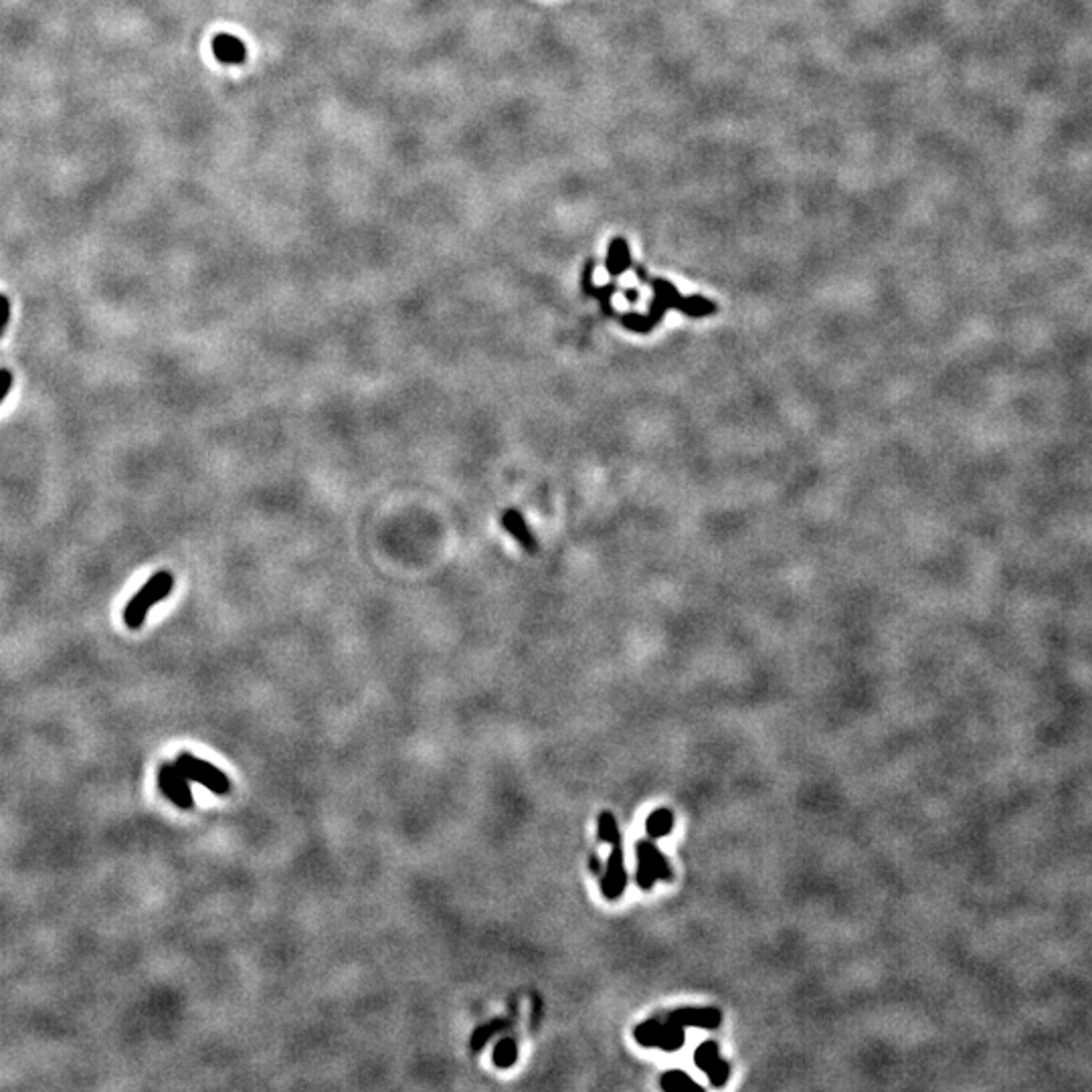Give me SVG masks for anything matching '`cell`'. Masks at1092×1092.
<instances>
[{
    "mask_svg": "<svg viewBox=\"0 0 1092 1092\" xmlns=\"http://www.w3.org/2000/svg\"><path fill=\"white\" fill-rule=\"evenodd\" d=\"M172 587H175V577H172L171 570H158V573L152 574L150 581L130 599V603L124 609V623L130 630H140L142 623L146 622L152 607L158 601H164L171 595Z\"/></svg>",
    "mask_w": 1092,
    "mask_h": 1092,
    "instance_id": "6da1fadb",
    "label": "cell"
},
{
    "mask_svg": "<svg viewBox=\"0 0 1092 1092\" xmlns=\"http://www.w3.org/2000/svg\"><path fill=\"white\" fill-rule=\"evenodd\" d=\"M175 763L188 777V781L202 785L214 795H229L231 793L229 775L223 773L219 767H214L213 763H209V760L198 759V756L190 755V752H180Z\"/></svg>",
    "mask_w": 1092,
    "mask_h": 1092,
    "instance_id": "7a4b0ae2",
    "label": "cell"
},
{
    "mask_svg": "<svg viewBox=\"0 0 1092 1092\" xmlns=\"http://www.w3.org/2000/svg\"><path fill=\"white\" fill-rule=\"evenodd\" d=\"M637 1044L645 1048H660L665 1052H674L684 1046V1025L676 1024L674 1020H648L641 1021L634 1032Z\"/></svg>",
    "mask_w": 1092,
    "mask_h": 1092,
    "instance_id": "3957f363",
    "label": "cell"
},
{
    "mask_svg": "<svg viewBox=\"0 0 1092 1092\" xmlns=\"http://www.w3.org/2000/svg\"><path fill=\"white\" fill-rule=\"evenodd\" d=\"M637 886L641 890H649L656 884V880H672V868H670L668 858L661 854L652 842L637 843Z\"/></svg>",
    "mask_w": 1092,
    "mask_h": 1092,
    "instance_id": "277c9868",
    "label": "cell"
},
{
    "mask_svg": "<svg viewBox=\"0 0 1092 1092\" xmlns=\"http://www.w3.org/2000/svg\"><path fill=\"white\" fill-rule=\"evenodd\" d=\"M158 787L164 795L168 797V801L176 805L179 809H193L194 808V800H193V791H190L188 785V777L176 767V763H162L158 767Z\"/></svg>",
    "mask_w": 1092,
    "mask_h": 1092,
    "instance_id": "5b68a950",
    "label": "cell"
},
{
    "mask_svg": "<svg viewBox=\"0 0 1092 1092\" xmlns=\"http://www.w3.org/2000/svg\"><path fill=\"white\" fill-rule=\"evenodd\" d=\"M627 886L626 862H623L622 842L611 843V854L601 874V892L607 900H618Z\"/></svg>",
    "mask_w": 1092,
    "mask_h": 1092,
    "instance_id": "8992f818",
    "label": "cell"
},
{
    "mask_svg": "<svg viewBox=\"0 0 1092 1092\" xmlns=\"http://www.w3.org/2000/svg\"><path fill=\"white\" fill-rule=\"evenodd\" d=\"M694 1060H696L698 1068L708 1077V1081L713 1082L714 1086H725L728 1078H730V1066H728V1062L721 1056V1050H718L717 1042L713 1040L702 1042V1044L698 1046L696 1052H694Z\"/></svg>",
    "mask_w": 1092,
    "mask_h": 1092,
    "instance_id": "52a82bcc",
    "label": "cell"
},
{
    "mask_svg": "<svg viewBox=\"0 0 1092 1092\" xmlns=\"http://www.w3.org/2000/svg\"><path fill=\"white\" fill-rule=\"evenodd\" d=\"M593 271H595V262L593 259H589V262H585V266H583L581 292L585 293V296L595 297V300L599 301V306H601V312L605 314L607 318H619V312L613 308V304H611L613 293L618 292V284L611 281V284L603 285V288H597V285L593 284Z\"/></svg>",
    "mask_w": 1092,
    "mask_h": 1092,
    "instance_id": "ba28073f",
    "label": "cell"
},
{
    "mask_svg": "<svg viewBox=\"0 0 1092 1092\" xmlns=\"http://www.w3.org/2000/svg\"><path fill=\"white\" fill-rule=\"evenodd\" d=\"M500 524H502L504 531H506L516 543L522 546L526 552H536V550H539V543H536L535 532L528 528L522 512L516 510V508H506V510L502 512V516H500Z\"/></svg>",
    "mask_w": 1092,
    "mask_h": 1092,
    "instance_id": "9c48e42d",
    "label": "cell"
},
{
    "mask_svg": "<svg viewBox=\"0 0 1092 1092\" xmlns=\"http://www.w3.org/2000/svg\"><path fill=\"white\" fill-rule=\"evenodd\" d=\"M670 1020L680 1025H696L702 1029H717L722 1021V1013L717 1008H682L670 1013Z\"/></svg>",
    "mask_w": 1092,
    "mask_h": 1092,
    "instance_id": "30bf717a",
    "label": "cell"
},
{
    "mask_svg": "<svg viewBox=\"0 0 1092 1092\" xmlns=\"http://www.w3.org/2000/svg\"><path fill=\"white\" fill-rule=\"evenodd\" d=\"M213 53L219 63L243 65L247 61V47L239 37L219 32L213 39Z\"/></svg>",
    "mask_w": 1092,
    "mask_h": 1092,
    "instance_id": "8fae6325",
    "label": "cell"
},
{
    "mask_svg": "<svg viewBox=\"0 0 1092 1092\" xmlns=\"http://www.w3.org/2000/svg\"><path fill=\"white\" fill-rule=\"evenodd\" d=\"M634 266V259H631V251H630V243L626 241L623 237H613L609 243V249H607V258H605V270L611 277H619L623 275L627 270H631Z\"/></svg>",
    "mask_w": 1092,
    "mask_h": 1092,
    "instance_id": "7c38bea8",
    "label": "cell"
},
{
    "mask_svg": "<svg viewBox=\"0 0 1092 1092\" xmlns=\"http://www.w3.org/2000/svg\"><path fill=\"white\" fill-rule=\"evenodd\" d=\"M510 1025H512V1020H508V1017H496V1020H490V1021H486V1024L478 1025V1028L474 1029V1034H471V1038H470V1050L474 1054H478L479 1050H482L483 1046H486L488 1042H490L492 1038L496 1036V1034H502L504 1029H508Z\"/></svg>",
    "mask_w": 1092,
    "mask_h": 1092,
    "instance_id": "4fadbf2b",
    "label": "cell"
},
{
    "mask_svg": "<svg viewBox=\"0 0 1092 1092\" xmlns=\"http://www.w3.org/2000/svg\"><path fill=\"white\" fill-rule=\"evenodd\" d=\"M492 1060H494L496 1068H512L518 1062V1042H516V1038H500L498 1044L494 1046V1052H492Z\"/></svg>",
    "mask_w": 1092,
    "mask_h": 1092,
    "instance_id": "5bb4252c",
    "label": "cell"
},
{
    "mask_svg": "<svg viewBox=\"0 0 1092 1092\" xmlns=\"http://www.w3.org/2000/svg\"><path fill=\"white\" fill-rule=\"evenodd\" d=\"M717 312H718L717 301L708 300V297L704 296H686L684 308H682V314H686L688 318H696V320L713 316V314Z\"/></svg>",
    "mask_w": 1092,
    "mask_h": 1092,
    "instance_id": "9a60e30c",
    "label": "cell"
},
{
    "mask_svg": "<svg viewBox=\"0 0 1092 1092\" xmlns=\"http://www.w3.org/2000/svg\"><path fill=\"white\" fill-rule=\"evenodd\" d=\"M674 827V813L670 809H656L645 821V830L652 838H665Z\"/></svg>",
    "mask_w": 1092,
    "mask_h": 1092,
    "instance_id": "2e32d148",
    "label": "cell"
},
{
    "mask_svg": "<svg viewBox=\"0 0 1092 1092\" xmlns=\"http://www.w3.org/2000/svg\"><path fill=\"white\" fill-rule=\"evenodd\" d=\"M660 1086L668 1092H682V1090H702V1086L694 1081L692 1077H688L686 1072H680V1070H670L661 1077Z\"/></svg>",
    "mask_w": 1092,
    "mask_h": 1092,
    "instance_id": "e0dca14e",
    "label": "cell"
},
{
    "mask_svg": "<svg viewBox=\"0 0 1092 1092\" xmlns=\"http://www.w3.org/2000/svg\"><path fill=\"white\" fill-rule=\"evenodd\" d=\"M618 320L622 322L623 328H627L630 332H635V334H649L657 326L656 322L649 318V314H639V312L619 314Z\"/></svg>",
    "mask_w": 1092,
    "mask_h": 1092,
    "instance_id": "ac0fdd59",
    "label": "cell"
},
{
    "mask_svg": "<svg viewBox=\"0 0 1092 1092\" xmlns=\"http://www.w3.org/2000/svg\"><path fill=\"white\" fill-rule=\"evenodd\" d=\"M597 838L601 839V842H607V843L622 842V834H619L618 821H615V817L611 816L609 812H603L601 816H599Z\"/></svg>",
    "mask_w": 1092,
    "mask_h": 1092,
    "instance_id": "d6986e66",
    "label": "cell"
},
{
    "mask_svg": "<svg viewBox=\"0 0 1092 1092\" xmlns=\"http://www.w3.org/2000/svg\"><path fill=\"white\" fill-rule=\"evenodd\" d=\"M8 316H11V304H8L6 297L0 296V336H2V330L8 324Z\"/></svg>",
    "mask_w": 1092,
    "mask_h": 1092,
    "instance_id": "ffe728a7",
    "label": "cell"
},
{
    "mask_svg": "<svg viewBox=\"0 0 1092 1092\" xmlns=\"http://www.w3.org/2000/svg\"><path fill=\"white\" fill-rule=\"evenodd\" d=\"M12 387V375L8 370H0V403L4 401V396L8 395Z\"/></svg>",
    "mask_w": 1092,
    "mask_h": 1092,
    "instance_id": "44dd1931",
    "label": "cell"
},
{
    "mask_svg": "<svg viewBox=\"0 0 1092 1092\" xmlns=\"http://www.w3.org/2000/svg\"><path fill=\"white\" fill-rule=\"evenodd\" d=\"M623 297H626L627 304L635 306L639 301V292L637 289H623Z\"/></svg>",
    "mask_w": 1092,
    "mask_h": 1092,
    "instance_id": "7402d4cb",
    "label": "cell"
},
{
    "mask_svg": "<svg viewBox=\"0 0 1092 1092\" xmlns=\"http://www.w3.org/2000/svg\"><path fill=\"white\" fill-rule=\"evenodd\" d=\"M634 270H635L637 280H639L641 284H648V280H649V273H648V270H645L644 266H639V263H637V266H634Z\"/></svg>",
    "mask_w": 1092,
    "mask_h": 1092,
    "instance_id": "603a6c76",
    "label": "cell"
}]
</instances>
